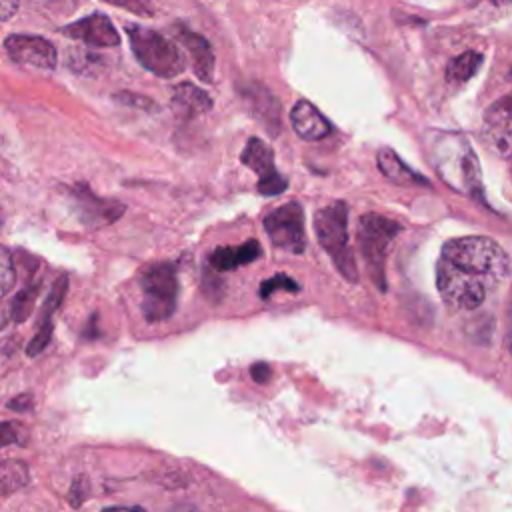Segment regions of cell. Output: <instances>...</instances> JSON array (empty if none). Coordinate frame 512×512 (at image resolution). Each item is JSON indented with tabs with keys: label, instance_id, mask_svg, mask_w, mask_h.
Listing matches in <instances>:
<instances>
[{
	"label": "cell",
	"instance_id": "cell-1",
	"mask_svg": "<svg viewBox=\"0 0 512 512\" xmlns=\"http://www.w3.org/2000/svg\"><path fill=\"white\" fill-rule=\"evenodd\" d=\"M442 260L484 278L492 288L508 274V256L488 236L452 238L442 246Z\"/></svg>",
	"mask_w": 512,
	"mask_h": 512
},
{
	"label": "cell",
	"instance_id": "cell-2",
	"mask_svg": "<svg viewBox=\"0 0 512 512\" xmlns=\"http://www.w3.org/2000/svg\"><path fill=\"white\" fill-rule=\"evenodd\" d=\"M314 230L320 246L330 254L340 274L354 282L356 262L348 244V208L344 202H332L314 214Z\"/></svg>",
	"mask_w": 512,
	"mask_h": 512
},
{
	"label": "cell",
	"instance_id": "cell-3",
	"mask_svg": "<svg viewBox=\"0 0 512 512\" xmlns=\"http://www.w3.org/2000/svg\"><path fill=\"white\" fill-rule=\"evenodd\" d=\"M136 60L156 76L174 78L184 72V56L180 48L164 34L136 24L126 26Z\"/></svg>",
	"mask_w": 512,
	"mask_h": 512
},
{
	"label": "cell",
	"instance_id": "cell-4",
	"mask_svg": "<svg viewBox=\"0 0 512 512\" xmlns=\"http://www.w3.org/2000/svg\"><path fill=\"white\" fill-rule=\"evenodd\" d=\"M400 232V224L382 216L368 212L358 222V240H360V252L364 256L368 274L372 282L384 290V270H386V256L392 246V240Z\"/></svg>",
	"mask_w": 512,
	"mask_h": 512
},
{
	"label": "cell",
	"instance_id": "cell-5",
	"mask_svg": "<svg viewBox=\"0 0 512 512\" xmlns=\"http://www.w3.org/2000/svg\"><path fill=\"white\" fill-rule=\"evenodd\" d=\"M142 314L148 322H164L176 310L178 278L172 264L160 262L142 270Z\"/></svg>",
	"mask_w": 512,
	"mask_h": 512
},
{
	"label": "cell",
	"instance_id": "cell-6",
	"mask_svg": "<svg viewBox=\"0 0 512 512\" xmlns=\"http://www.w3.org/2000/svg\"><path fill=\"white\" fill-rule=\"evenodd\" d=\"M436 286L442 300L458 310L478 308L492 290L484 278L460 270L442 258L436 264Z\"/></svg>",
	"mask_w": 512,
	"mask_h": 512
},
{
	"label": "cell",
	"instance_id": "cell-7",
	"mask_svg": "<svg viewBox=\"0 0 512 512\" xmlns=\"http://www.w3.org/2000/svg\"><path fill=\"white\" fill-rule=\"evenodd\" d=\"M264 230L274 246L300 254L306 244L304 212L300 204L286 202L264 218Z\"/></svg>",
	"mask_w": 512,
	"mask_h": 512
},
{
	"label": "cell",
	"instance_id": "cell-8",
	"mask_svg": "<svg viewBox=\"0 0 512 512\" xmlns=\"http://www.w3.org/2000/svg\"><path fill=\"white\" fill-rule=\"evenodd\" d=\"M482 138L498 156H512V92L486 108Z\"/></svg>",
	"mask_w": 512,
	"mask_h": 512
},
{
	"label": "cell",
	"instance_id": "cell-9",
	"mask_svg": "<svg viewBox=\"0 0 512 512\" xmlns=\"http://www.w3.org/2000/svg\"><path fill=\"white\" fill-rule=\"evenodd\" d=\"M242 164L258 174V192L264 196H276L286 190V180L274 166L272 148L260 138H250L242 150Z\"/></svg>",
	"mask_w": 512,
	"mask_h": 512
},
{
	"label": "cell",
	"instance_id": "cell-10",
	"mask_svg": "<svg viewBox=\"0 0 512 512\" xmlns=\"http://www.w3.org/2000/svg\"><path fill=\"white\" fill-rule=\"evenodd\" d=\"M8 56L18 64H28L42 70H52L58 62V54L52 42L42 36L12 34L4 40Z\"/></svg>",
	"mask_w": 512,
	"mask_h": 512
},
{
	"label": "cell",
	"instance_id": "cell-11",
	"mask_svg": "<svg viewBox=\"0 0 512 512\" xmlns=\"http://www.w3.org/2000/svg\"><path fill=\"white\" fill-rule=\"evenodd\" d=\"M62 32L92 48H112L120 44V36L114 24L104 14H90L78 22L64 26Z\"/></svg>",
	"mask_w": 512,
	"mask_h": 512
},
{
	"label": "cell",
	"instance_id": "cell-12",
	"mask_svg": "<svg viewBox=\"0 0 512 512\" xmlns=\"http://www.w3.org/2000/svg\"><path fill=\"white\" fill-rule=\"evenodd\" d=\"M290 122H292V128L294 132L304 138V140H322L330 134V122L320 114V110L310 104L308 100H298L294 106H292V112H290Z\"/></svg>",
	"mask_w": 512,
	"mask_h": 512
},
{
	"label": "cell",
	"instance_id": "cell-13",
	"mask_svg": "<svg viewBox=\"0 0 512 512\" xmlns=\"http://www.w3.org/2000/svg\"><path fill=\"white\" fill-rule=\"evenodd\" d=\"M178 38L188 48V54L194 64V72L202 82H212L214 78V54L208 40L196 32L180 28Z\"/></svg>",
	"mask_w": 512,
	"mask_h": 512
},
{
	"label": "cell",
	"instance_id": "cell-14",
	"mask_svg": "<svg viewBox=\"0 0 512 512\" xmlns=\"http://www.w3.org/2000/svg\"><path fill=\"white\" fill-rule=\"evenodd\" d=\"M172 106L180 116L192 118L208 112L212 108V100L198 86L190 82H182L172 90Z\"/></svg>",
	"mask_w": 512,
	"mask_h": 512
},
{
	"label": "cell",
	"instance_id": "cell-15",
	"mask_svg": "<svg viewBox=\"0 0 512 512\" xmlns=\"http://www.w3.org/2000/svg\"><path fill=\"white\" fill-rule=\"evenodd\" d=\"M262 254V248L256 240H248L240 246H224L210 254V264L216 270H232L242 264L254 262Z\"/></svg>",
	"mask_w": 512,
	"mask_h": 512
},
{
	"label": "cell",
	"instance_id": "cell-16",
	"mask_svg": "<svg viewBox=\"0 0 512 512\" xmlns=\"http://www.w3.org/2000/svg\"><path fill=\"white\" fill-rule=\"evenodd\" d=\"M378 166L382 170V174L402 186H412V184H428L426 178L418 172H414L410 166H406L400 156L396 152H392L390 148H382L378 152Z\"/></svg>",
	"mask_w": 512,
	"mask_h": 512
},
{
	"label": "cell",
	"instance_id": "cell-17",
	"mask_svg": "<svg viewBox=\"0 0 512 512\" xmlns=\"http://www.w3.org/2000/svg\"><path fill=\"white\" fill-rule=\"evenodd\" d=\"M30 480L28 466L22 460H4L0 462V502L10 494L24 488Z\"/></svg>",
	"mask_w": 512,
	"mask_h": 512
},
{
	"label": "cell",
	"instance_id": "cell-18",
	"mask_svg": "<svg viewBox=\"0 0 512 512\" xmlns=\"http://www.w3.org/2000/svg\"><path fill=\"white\" fill-rule=\"evenodd\" d=\"M480 64H482V54L474 50H466L448 62L446 80L450 84H464L478 72Z\"/></svg>",
	"mask_w": 512,
	"mask_h": 512
},
{
	"label": "cell",
	"instance_id": "cell-19",
	"mask_svg": "<svg viewBox=\"0 0 512 512\" xmlns=\"http://www.w3.org/2000/svg\"><path fill=\"white\" fill-rule=\"evenodd\" d=\"M36 296H38V284H32V286H26L24 290H20L12 300L10 318L14 322H24L32 312V304H34Z\"/></svg>",
	"mask_w": 512,
	"mask_h": 512
},
{
	"label": "cell",
	"instance_id": "cell-20",
	"mask_svg": "<svg viewBox=\"0 0 512 512\" xmlns=\"http://www.w3.org/2000/svg\"><path fill=\"white\" fill-rule=\"evenodd\" d=\"M16 282V270L12 262V254L0 246V298L10 292V288Z\"/></svg>",
	"mask_w": 512,
	"mask_h": 512
},
{
	"label": "cell",
	"instance_id": "cell-21",
	"mask_svg": "<svg viewBox=\"0 0 512 512\" xmlns=\"http://www.w3.org/2000/svg\"><path fill=\"white\" fill-rule=\"evenodd\" d=\"M66 286H68V278H66V276H60V278L54 282V286H52V290H50V294H48V298H46V302H44V310H42V316H40L42 322H44V320H50L52 312L62 304V300H64V296H66Z\"/></svg>",
	"mask_w": 512,
	"mask_h": 512
},
{
	"label": "cell",
	"instance_id": "cell-22",
	"mask_svg": "<svg viewBox=\"0 0 512 512\" xmlns=\"http://www.w3.org/2000/svg\"><path fill=\"white\" fill-rule=\"evenodd\" d=\"M274 290H290V292H296V290H298V284H296L290 276H286V274H276V276H272V278H268V280H264V282L260 284V296H262V298H268Z\"/></svg>",
	"mask_w": 512,
	"mask_h": 512
},
{
	"label": "cell",
	"instance_id": "cell-23",
	"mask_svg": "<svg viewBox=\"0 0 512 512\" xmlns=\"http://www.w3.org/2000/svg\"><path fill=\"white\" fill-rule=\"evenodd\" d=\"M26 430L18 422H2L0 424V448L10 444H24Z\"/></svg>",
	"mask_w": 512,
	"mask_h": 512
},
{
	"label": "cell",
	"instance_id": "cell-24",
	"mask_svg": "<svg viewBox=\"0 0 512 512\" xmlns=\"http://www.w3.org/2000/svg\"><path fill=\"white\" fill-rule=\"evenodd\" d=\"M50 336H52V322L50 320H44L36 332V336L32 338V342L28 344L26 348V354L28 356H38L50 342Z\"/></svg>",
	"mask_w": 512,
	"mask_h": 512
},
{
	"label": "cell",
	"instance_id": "cell-25",
	"mask_svg": "<svg viewBox=\"0 0 512 512\" xmlns=\"http://www.w3.org/2000/svg\"><path fill=\"white\" fill-rule=\"evenodd\" d=\"M30 406H32L30 394H20L12 402H8V408H12V410H28Z\"/></svg>",
	"mask_w": 512,
	"mask_h": 512
},
{
	"label": "cell",
	"instance_id": "cell-26",
	"mask_svg": "<svg viewBox=\"0 0 512 512\" xmlns=\"http://www.w3.org/2000/svg\"><path fill=\"white\" fill-rule=\"evenodd\" d=\"M250 374H252V378L256 380V382H266L268 380V376H270V368L266 366V364H254L252 366V370H250Z\"/></svg>",
	"mask_w": 512,
	"mask_h": 512
},
{
	"label": "cell",
	"instance_id": "cell-27",
	"mask_svg": "<svg viewBox=\"0 0 512 512\" xmlns=\"http://www.w3.org/2000/svg\"><path fill=\"white\" fill-rule=\"evenodd\" d=\"M18 10V4L14 2H0V20H8Z\"/></svg>",
	"mask_w": 512,
	"mask_h": 512
},
{
	"label": "cell",
	"instance_id": "cell-28",
	"mask_svg": "<svg viewBox=\"0 0 512 512\" xmlns=\"http://www.w3.org/2000/svg\"><path fill=\"white\" fill-rule=\"evenodd\" d=\"M102 512H146V510L140 506H116V508H106Z\"/></svg>",
	"mask_w": 512,
	"mask_h": 512
},
{
	"label": "cell",
	"instance_id": "cell-29",
	"mask_svg": "<svg viewBox=\"0 0 512 512\" xmlns=\"http://www.w3.org/2000/svg\"><path fill=\"white\" fill-rule=\"evenodd\" d=\"M8 320H10V308H6V306L0 302V330L6 326Z\"/></svg>",
	"mask_w": 512,
	"mask_h": 512
},
{
	"label": "cell",
	"instance_id": "cell-30",
	"mask_svg": "<svg viewBox=\"0 0 512 512\" xmlns=\"http://www.w3.org/2000/svg\"><path fill=\"white\" fill-rule=\"evenodd\" d=\"M170 512H198V510L194 506H190V504H180V506L172 508Z\"/></svg>",
	"mask_w": 512,
	"mask_h": 512
},
{
	"label": "cell",
	"instance_id": "cell-31",
	"mask_svg": "<svg viewBox=\"0 0 512 512\" xmlns=\"http://www.w3.org/2000/svg\"><path fill=\"white\" fill-rule=\"evenodd\" d=\"M506 346L512 352V312H510V324H508V338H506Z\"/></svg>",
	"mask_w": 512,
	"mask_h": 512
}]
</instances>
